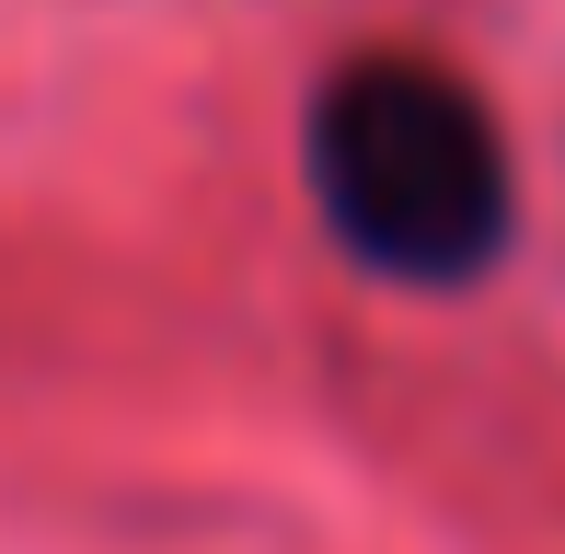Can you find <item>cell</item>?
<instances>
[{
  "mask_svg": "<svg viewBox=\"0 0 565 554\" xmlns=\"http://www.w3.org/2000/svg\"><path fill=\"white\" fill-rule=\"evenodd\" d=\"M300 185L323 243L381 289H473L520 243V162L497 105L416 46H358L312 82Z\"/></svg>",
  "mask_w": 565,
  "mask_h": 554,
  "instance_id": "obj_1",
  "label": "cell"
}]
</instances>
